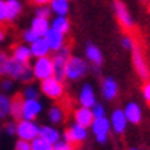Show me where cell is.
Wrapping results in <instances>:
<instances>
[{
  "instance_id": "14",
  "label": "cell",
  "mask_w": 150,
  "mask_h": 150,
  "mask_svg": "<svg viewBox=\"0 0 150 150\" xmlns=\"http://www.w3.org/2000/svg\"><path fill=\"white\" fill-rule=\"evenodd\" d=\"M101 95L106 101H113L120 95V84L113 77H104L101 81Z\"/></svg>"
},
{
  "instance_id": "2",
  "label": "cell",
  "mask_w": 150,
  "mask_h": 150,
  "mask_svg": "<svg viewBox=\"0 0 150 150\" xmlns=\"http://www.w3.org/2000/svg\"><path fill=\"white\" fill-rule=\"evenodd\" d=\"M6 77L12 78L14 81H22V83H29L34 80L31 64H22L18 61L12 60L11 57L6 63Z\"/></svg>"
},
{
  "instance_id": "27",
  "label": "cell",
  "mask_w": 150,
  "mask_h": 150,
  "mask_svg": "<svg viewBox=\"0 0 150 150\" xmlns=\"http://www.w3.org/2000/svg\"><path fill=\"white\" fill-rule=\"evenodd\" d=\"M51 58H52V67H54V75L52 77L64 83V80H66L64 78V66H66L67 60H64L63 57H60L58 54H55V52H54V55Z\"/></svg>"
},
{
  "instance_id": "20",
  "label": "cell",
  "mask_w": 150,
  "mask_h": 150,
  "mask_svg": "<svg viewBox=\"0 0 150 150\" xmlns=\"http://www.w3.org/2000/svg\"><path fill=\"white\" fill-rule=\"evenodd\" d=\"M38 136H40V138H43L45 141H47L49 144H54V142H57L58 139H61V132L58 130L57 126L45 124V126H40Z\"/></svg>"
},
{
  "instance_id": "21",
  "label": "cell",
  "mask_w": 150,
  "mask_h": 150,
  "mask_svg": "<svg viewBox=\"0 0 150 150\" xmlns=\"http://www.w3.org/2000/svg\"><path fill=\"white\" fill-rule=\"evenodd\" d=\"M49 23H51V29L58 31L61 34H64V35H67L71 32V28H72L71 20L67 16H52Z\"/></svg>"
},
{
  "instance_id": "32",
  "label": "cell",
  "mask_w": 150,
  "mask_h": 150,
  "mask_svg": "<svg viewBox=\"0 0 150 150\" xmlns=\"http://www.w3.org/2000/svg\"><path fill=\"white\" fill-rule=\"evenodd\" d=\"M120 46L122 47L124 51H127V52H132V49L136 46V43H135V40H133V37L132 35H122L121 37V40H120Z\"/></svg>"
},
{
  "instance_id": "22",
  "label": "cell",
  "mask_w": 150,
  "mask_h": 150,
  "mask_svg": "<svg viewBox=\"0 0 150 150\" xmlns=\"http://www.w3.org/2000/svg\"><path fill=\"white\" fill-rule=\"evenodd\" d=\"M29 49H31V54H32V58H40V57L51 55V49H49V46H47L45 37H40L34 43H31Z\"/></svg>"
},
{
  "instance_id": "3",
  "label": "cell",
  "mask_w": 150,
  "mask_h": 150,
  "mask_svg": "<svg viewBox=\"0 0 150 150\" xmlns=\"http://www.w3.org/2000/svg\"><path fill=\"white\" fill-rule=\"evenodd\" d=\"M112 9L117 22L120 23L121 28H124L126 31H132L135 29V17L132 16L129 6L126 5V2L122 0H112Z\"/></svg>"
},
{
  "instance_id": "41",
  "label": "cell",
  "mask_w": 150,
  "mask_h": 150,
  "mask_svg": "<svg viewBox=\"0 0 150 150\" xmlns=\"http://www.w3.org/2000/svg\"><path fill=\"white\" fill-rule=\"evenodd\" d=\"M8 23L6 22V5H5V0H0V26Z\"/></svg>"
},
{
  "instance_id": "35",
  "label": "cell",
  "mask_w": 150,
  "mask_h": 150,
  "mask_svg": "<svg viewBox=\"0 0 150 150\" xmlns=\"http://www.w3.org/2000/svg\"><path fill=\"white\" fill-rule=\"evenodd\" d=\"M91 110H92V115H93V118H103V117H107V113H106V106L103 103H100V101H97L92 107H91Z\"/></svg>"
},
{
  "instance_id": "45",
  "label": "cell",
  "mask_w": 150,
  "mask_h": 150,
  "mask_svg": "<svg viewBox=\"0 0 150 150\" xmlns=\"http://www.w3.org/2000/svg\"><path fill=\"white\" fill-rule=\"evenodd\" d=\"M141 3H147V2H150V0H139Z\"/></svg>"
},
{
  "instance_id": "39",
  "label": "cell",
  "mask_w": 150,
  "mask_h": 150,
  "mask_svg": "<svg viewBox=\"0 0 150 150\" xmlns=\"http://www.w3.org/2000/svg\"><path fill=\"white\" fill-rule=\"evenodd\" d=\"M3 130L6 135L9 136H16V121H6L3 126Z\"/></svg>"
},
{
  "instance_id": "25",
  "label": "cell",
  "mask_w": 150,
  "mask_h": 150,
  "mask_svg": "<svg viewBox=\"0 0 150 150\" xmlns=\"http://www.w3.org/2000/svg\"><path fill=\"white\" fill-rule=\"evenodd\" d=\"M29 28L37 34L38 37H45L47 31L51 29V23L47 18H40V17H32L31 23H29Z\"/></svg>"
},
{
  "instance_id": "15",
  "label": "cell",
  "mask_w": 150,
  "mask_h": 150,
  "mask_svg": "<svg viewBox=\"0 0 150 150\" xmlns=\"http://www.w3.org/2000/svg\"><path fill=\"white\" fill-rule=\"evenodd\" d=\"M122 112H124V117H126L129 124L138 126L142 121V107L136 101H129V103H126Z\"/></svg>"
},
{
  "instance_id": "17",
  "label": "cell",
  "mask_w": 150,
  "mask_h": 150,
  "mask_svg": "<svg viewBox=\"0 0 150 150\" xmlns=\"http://www.w3.org/2000/svg\"><path fill=\"white\" fill-rule=\"evenodd\" d=\"M6 5V22L14 23L23 14V2L22 0H5Z\"/></svg>"
},
{
  "instance_id": "18",
  "label": "cell",
  "mask_w": 150,
  "mask_h": 150,
  "mask_svg": "<svg viewBox=\"0 0 150 150\" xmlns=\"http://www.w3.org/2000/svg\"><path fill=\"white\" fill-rule=\"evenodd\" d=\"M45 40H46L47 46H49L51 52H57L66 45V35L58 31H54V29L47 31V34L45 35Z\"/></svg>"
},
{
  "instance_id": "37",
  "label": "cell",
  "mask_w": 150,
  "mask_h": 150,
  "mask_svg": "<svg viewBox=\"0 0 150 150\" xmlns=\"http://www.w3.org/2000/svg\"><path fill=\"white\" fill-rule=\"evenodd\" d=\"M9 60V55L3 51H0V77H6V63Z\"/></svg>"
},
{
  "instance_id": "10",
  "label": "cell",
  "mask_w": 150,
  "mask_h": 150,
  "mask_svg": "<svg viewBox=\"0 0 150 150\" xmlns=\"http://www.w3.org/2000/svg\"><path fill=\"white\" fill-rule=\"evenodd\" d=\"M43 113V103L40 100H23L22 120L35 121Z\"/></svg>"
},
{
  "instance_id": "5",
  "label": "cell",
  "mask_w": 150,
  "mask_h": 150,
  "mask_svg": "<svg viewBox=\"0 0 150 150\" xmlns=\"http://www.w3.org/2000/svg\"><path fill=\"white\" fill-rule=\"evenodd\" d=\"M31 71H32L34 80H37V81H43V80L51 78L54 75V67H52V58H51V55L34 58V61L31 63Z\"/></svg>"
},
{
  "instance_id": "36",
  "label": "cell",
  "mask_w": 150,
  "mask_h": 150,
  "mask_svg": "<svg viewBox=\"0 0 150 150\" xmlns=\"http://www.w3.org/2000/svg\"><path fill=\"white\" fill-rule=\"evenodd\" d=\"M52 150H75V146L61 138V139H58L57 142L52 144Z\"/></svg>"
},
{
  "instance_id": "24",
  "label": "cell",
  "mask_w": 150,
  "mask_h": 150,
  "mask_svg": "<svg viewBox=\"0 0 150 150\" xmlns=\"http://www.w3.org/2000/svg\"><path fill=\"white\" fill-rule=\"evenodd\" d=\"M47 6L52 16H69L71 12V0H51Z\"/></svg>"
},
{
  "instance_id": "38",
  "label": "cell",
  "mask_w": 150,
  "mask_h": 150,
  "mask_svg": "<svg viewBox=\"0 0 150 150\" xmlns=\"http://www.w3.org/2000/svg\"><path fill=\"white\" fill-rule=\"evenodd\" d=\"M141 95H142V100H144L147 104H150V80L144 81V84L141 87Z\"/></svg>"
},
{
  "instance_id": "43",
  "label": "cell",
  "mask_w": 150,
  "mask_h": 150,
  "mask_svg": "<svg viewBox=\"0 0 150 150\" xmlns=\"http://www.w3.org/2000/svg\"><path fill=\"white\" fill-rule=\"evenodd\" d=\"M5 40H6V29L0 26V46L5 43Z\"/></svg>"
},
{
  "instance_id": "28",
  "label": "cell",
  "mask_w": 150,
  "mask_h": 150,
  "mask_svg": "<svg viewBox=\"0 0 150 150\" xmlns=\"http://www.w3.org/2000/svg\"><path fill=\"white\" fill-rule=\"evenodd\" d=\"M9 104H11V97L8 93L0 92V121L9 117Z\"/></svg>"
},
{
  "instance_id": "44",
  "label": "cell",
  "mask_w": 150,
  "mask_h": 150,
  "mask_svg": "<svg viewBox=\"0 0 150 150\" xmlns=\"http://www.w3.org/2000/svg\"><path fill=\"white\" fill-rule=\"evenodd\" d=\"M35 6H42V5H49L51 0H31Z\"/></svg>"
},
{
  "instance_id": "29",
  "label": "cell",
  "mask_w": 150,
  "mask_h": 150,
  "mask_svg": "<svg viewBox=\"0 0 150 150\" xmlns=\"http://www.w3.org/2000/svg\"><path fill=\"white\" fill-rule=\"evenodd\" d=\"M20 95L23 97V100H40V89L38 86L28 84Z\"/></svg>"
},
{
  "instance_id": "46",
  "label": "cell",
  "mask_w": 150,
  "mask_h": 150,
  "mask_svg": "<svg viewBox=\"0 0 150 150\" xmlns=\"http://www.w3.org/2000/svg\"><path fill=\"white\" fill-rule=\"evenodd\" d=\"M129 150H139V149H136V147H130V149H129Z\"/></svg>"
},
{
  "instance_id": "33",
  "label": "cell",
  "mask_w": 150,
  "mask_h": 150,
  "mask_svg": "<svg viewBox=\"0 0 150 150\" xmlns=\"http://www.w3.org/2000/svg\"><path fill=\"white\" fill-rule=\"evenodd\" d=\"M38 38H40V37H38L31 28H26V29L22 32V43H25V45H31V43L35 42V40H38Z\"/></svg>"
},
{
  "instance_id": "40",
  "label": "cell",
  "mask_w": 150,
  "mask_h": 150,
  "mask_svg": "<svg viewBox=\"0 0 150 150\" xmlns=\"http://www.w3.org/2000/svg\"><path fill=\"white\" fill-rule=\"evenodd\" d=\"M14 150H31V142L25 139H17L14 144Z\"/></svg>"
},
{
  "instance_id": "6",
  "label": "cell",
  "mask_w": 150,
  "mask_h": 150,
  "mask_svg": "<svg viewBox=\"0 0 150 150\" xmlns=\"http://www.w3.org/2000/svg\"><path fill=\"white\" fill-rule=\"evenodd\" d=\"M132 66L135 74L138 75V78L142 81H149L150 80V67L146 60V55L139 46H135L132 49Z\"/></svg>"
},
{
  "instance_id": "34",
  "label": "cell",
  "mask_w": 150,
  "mask_h": 150,
  "mask_svg": "<svg viewBox=\"0 0 150 150\" xmlns=\"http://www.w3.org/2000/svg\"><path fill=\"white\" fill-rule=\"evenodd\" d=\"M14 91V80L9 77H3L0 80V92L3 93H9Z\"/></svg>"
},
{
  "instance_id": "23",
  "label": "cell",
  "mask_w": 150,
  "mask_h": 150,
  "mask_svg": "<svg viewBox=\"0 0 150 150\" xmlns=\"http://www.w3.org/2000/svg\"><path fill=\"white\" fill-rule=\"evenodd\" d=\"M66 118V113H64V109L58 106V104H52L47 110V121L49 124L52 126H60L63 124V121Z\"/></svg>"
},
{
  "instance_id": "12",
  "label": "cell",
  "mask_w": 150,
  "mask_h": 150,
  "mask_svg": "<svg viewBox=\"0 0 150 150\" xmlns=\"http://www.w3.org/2000/svg\"><path fill=\"white\" fill-rule=\"evenodd\" d=\"M84 60L91 63L93 67H101L104 63V54L100 49V46L95 43H86L84 46Z\"/></svg>"
},
{
  "instance_id": "30",
  "label": "cell",
  "mask_w": 150,
  "mask_h": 150,
  "mask_svg": "<svg viewBox=\"0 0 150 150\" xmlns=\"http://www.w3.org/2000/svg\"><path fill=\"white\" fill-rule=\"evenodd\" d=\"M31 150H52V144H49L43 138L37 136L35 139L31 141Z\"/></svg>"
},
{
  "instance_id": "1",
  "label": "cell",
  "mask_w": 150,
  "mask_h": 150,
  "mask_svg": "<svg viewBox=\"0 0 150 150\" xmlns=\"http://www.w3.org/2000/svg\"><path fill=\"white\" fill-rule=\"evenodd\" d=\"M91 64L78 55H71L64 66V78L69 81H78L89 74Z\"/></svg>"
},
{
  "instance_id": "11",
  "label": "cell",
  "mask_w": 150,
  "mask_h": 150,
  "mask_svg": "<svg viewBox=\"0 0 150 150\" xmlns=\"http://www.w3.org/2000/svg\"><path fill=\"white\" fill-rule=\"evenodd\" d=\"M77 101L81 107H87L91 109L95 103H97V93H95V89L91 83H84L80 87L78 95H77Z\"/></svg>"
},
{
  "instance_id": "8",
  "label": "cell",
  "mask_w": 150,
  "mask_h": 150,
  "mask_svg": "<svg viewBox=\"0 0 150 150\" xmlns=\"http://www.w3.org/2000/svg\"><path fill=\"white\" fill-rule=\"evenodd\" d=\"M40 124L37 121L31 120H18L16 121V136L17 139H25V141H32L38 136Z\"/></svg>"
},
{
  "instance_id": "13",
  "label": "cell",
  "mask_w": 150,
  "mask_h": 150,
  "mask_svg": "<svg viewBox=\"0 0 150 150\" xmlns=\"http://www.w3.org/2000/svg\"><path fill=\"white\" fill-rule=\"evenodd\" d=\"M109 122H110V129L115 135H124L126 130H127V126L129 122L124 117V112H122V109H115V110L110 113V117H109Z\"/></svg>"
},
{
  "instance_id": "31",
  "label": "cell",
  "mask_w": 150,
  "mask_h": 150,
  "mask_svg": "<svg viewBox=\"0 0 150 150\" xmlns=\"http://www.w3.org/2000/svg\"><path fill=\"white\" fill-rule=\"evenodd\" d=\"M34 17H40V18L51 20V18H52V12H51V9H49V6H47V5L35 6V9H34Z\"/></svg>"
},
{
  "instance_id": "42",
  "label": "cell",
  "mask_w": 150,
  "mask_h": 150,
  "mask_svg": "<svg viewBox=\"0 0 150 150\" xmlns=\"http://www.w3.org/2000/svg\"><path fill=\"white\" fill-rule=\"evenodd\" d=\"M71 52H72V51H71V47H69V46H67V45H64V46H63V47H61V49H60V51H57L55 54H58V55H60V57H63L64 60H67V58H69V57L72 55V54H71Z\"/></svg>"
},
{
  "instance_id": "9",
  "label": "cell",
  "mask_w": 150,
  "mask_h": 150,
  "mask_svg": "<svg viewBox=\"0 0 150 150\" xmlns=\"http://www.w3.org/2000/svg\"><path fill=\"white\" fill-rule=\"evenodd\" d=\"M61 138L66 139L67 142H71V144H74V146L81 144V142H84L89 138V129H86L83 126H78L77 122H72V124L61 133Z\"/></svg>"
},
{
  "instance_id": "16",
  "label": "cell",
  "mask_w": 150,
  "mask_h": 150,
  "mask_svg": "<svg viewBox=\"0 0 150 150\" xmlns=\"http://www.w3.org/2000/svg\"><path fill=\"white\" fill-rule=\"evenodd\" d=\"M11 58L18 61V63H22V64H31L32 54L29 49V45H25V43L16 45L11 51Z\"/></svg>"
},
{
  "instance_id": "47",
  "label": "cell",
  "mask_w": 150,
  "mask_h": 150,
  "mask_svg": "<svg viewBox=\"0 0 150 150\" xmlns=\"http://www.w3.org/2000/svg\"><path fill=\"white\" fill-rule=\"evenodd\" d=\"M0 135H2V126H0Z\"/></svg>"
},
{
  "instance_id": "4",
  "label": "cell",
  "mask_w": 150,
  "mask_h": 150,
  "mask_svg": "<svg viewBox=\"0 0 150 150\" xmlns=\"http://www.w3.org/2000/svg\"><path fill=\"white\" fill-rule=\"evenodd\" d=\"M38 89H40V93H43L46 98H49L52 101H60L61 98L64 97V93H66L64 83L60 81V80H57V78H54V77L40 81Z\"/></svg>"
},
{
  "instance_id": "7",
  "label": "cell",
  "mask_w": 150,
  "mask_h": 150,
  "mask_svg": "<svg viewBox=\"0 0 150 150\" xmlns=\"http://www.w3.org/2000/svg\"><path fill=\"white\" fill-rule=\"evenodd\" d=\"M89 129H91V133L93 135V138H95V141H97L98 144H106V142L110 139L112 129H110V122H109L107 117L93 118Z\"/></svg>"
},
{
  "instance_id": "26",
  "label": "cell",
  "mask_w": 150,
  "mask_h": 150,
  "mask_svg": "<svg viewBox=\"0 0 150 150\" xmlns=\"http://www.w3.org/2000/svg\"><path fill=\"white\" fill-rule=\"evenodd\" d=\"M22 110H23V97L17 93L11 98V104H9V117L12 118V121L22 120Z\"/></svg>"
},
{
  "instance_id": "19",
  "label": "cell",
  "mask_w": 150,
  "mask_h": 150,
  "mask_svg": "<svg viewBox=\"0 0 150 150\" xmlns=\"http://www.w3.org/2000/svg\"><path fill=\"white\" fill-rule=\"evenodd\" d=\"M92 121H93V115H92L91 109L78 106L74 110V122H77L78 126H83L86 129H89L91 124H92Z\"/></svg>"
}]
</instances>
